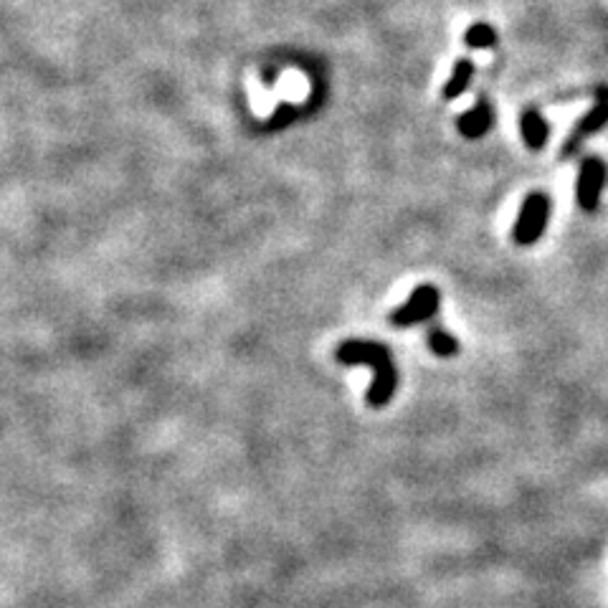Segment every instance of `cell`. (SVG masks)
I'll return each mask as SVG.
<instances>
[{
  "label": "cell",
  "instance_id": "cell-1",
  "mask_svg": "<svg viewBox=\"0 0 608 608\" xmlns=\"http://www.w3.org/2000/svg\"><path fill=\"white\" fill-rule=\"evenodd\" d=\"M337 360L342 365H368V368H373V386L365 396L370 408L388 406L391 398L396 396L398 370L386 345H380L375 340H348L337 348Z\"/></svg>",
  "mask_w": 608,
  "mask_h": 608
},
{
  "label": "cell",
  "instance_id": "cell-2",
  "mask_svg": "<svg viewBox=\"0 0 608 608\" xmlns=\"http://www.w3.org/2000/svg\"><path fill=\"white\" fill-rule=\"evenodd\" d=\"M550 211H553V206H550V198L545 196V193H530V196L525 198V203H522L520 216H517L515 223V231H512L515 244L520 246L535 244V241L545 234V228H548Z\"/></svg>",
  "mask_w": 608,
  "mask_h": 608
},
{
  "label": "cell",
  "instance_id": "cell-3",
  "mask_svg": "<svg viewBox=\"0 0 608 608\" xmlns=\"http://www.w3.org/2000/svg\"><path fill=\"white\" fill-rule=\"evenodd\" d=\"M439 304L441 294L434 284H418L411 297L406 299V304H401L391 315V325L403 330V327H416L421 322L434 320V315L439 312Z\"/></svg>",
  "mask_w": 608,
  "mask_h": 608
},
{
  "label": "cell",
  "instance_id": "cell-4",
  "mask_svg": "<svg viewBox=\"0 0 608 608\" xmlns=\"http://www.w3.org/2000/svg\"><path fill=\"white\" fill-rule=\"evenodd\" d=\"M606 185V165L598 158H586L581 163V173H578V206L586 213H593L601 201V190Z\"/></svg>",
  "mask_w": 608,
  "mask_h": 608
},
{
  "label": "cell",
  "instance_id": "cell-5",
  "mask_svg": "<svg viewBox=\"0 0 608 608\" xmlns=\"http://www.w3.org/2000/svg\"><path fill=\"white\" fill-rule=\"evenodd\" d=\"M606 125H608V89L601 87L596 92V104H593L591 112H588L586 117H581V122L573 127V132H570L568 140H565L563 155H573L586 137L596 135V132L603 130Z\"/></svg>",
  "mask_w": 608,
  "mask_h": 608
},
{
  "label": "cell",
  "instance_id": "cell-6",
  "mask_svg": "<svg viewBox=\"0 0 608 608\" xmlns=\"http://www.w3.org/2000/svg\"><path fill=\"white\" fill-rule=\"evenodd\" d=\"M489 127H492V107H489L487 99H479L477 107L459 117V132L464 137H469V140L487 135Z\"/></svg>",
  "mask_w": 608,
  "mask_h": 608
},
{
  "label": "cell",
  "instance_id": "cell-7",
  "mask_svg": "<svg viewBox=\"0 0 608 608\" xmlns=\"http://www.w3.org/2000/svg\"><path fill=\"white\" fill-rule=\"evenodd\" d=\"M520 130H522V140L530 150H543L545 142H548V122L543 120V114L538 109H527L522 112L520 120Z\"/></svg>",
  "mask_w": 608,
  "mask_h": 608
},
{
  "label": "cell",
  "instance_id": "cell-8",
  "mask_svg": "<svg viewBox=\"0 0 608 608\" xmlns=\"http://www.w3.org/2000/svg\"><path fill=\"white\" fill-rule=\"evenodd\" d=\"M474 76V64L469 59H459L454 64V71H451L449 82H446L444 87V97L446 99H454L459 97L462 92H467L469 82H472Z\"/></svg>",
  "mask_w": 608,
  "mask_h": 608
},
{
  "label": "cell",
  "instance_id": "cell-9",
  "mask_svg": "<svg viewBox=\"0 0 608 608\" xmlns=\"http://www.w3.org/2000/svg\"><path fill=\"white\" fill-rule=\"evenodd\" d=\"M429 348L439 358H451V355L459 353V340L451 332H446L444 327L434 325L429 330Z\"/></svg>",
  "mask_w": 608,
  "mask_h": 608
},
{
  "label": "cell",
  "instance_id": "cell-10",
  "mask_svg": "<svg viewBox=\"0 0 608 608\" xmlns=\"http://www.w3.org/2000/svg\"><path fill=\"white\" fill-rule=\"evenodd\" d=\"M464 44L472 46V49H489V46L497 44V33L487 23H474L467 33H464Z\"/></svg>",
  "mask_w": 608,
  "mask_h": 608
}]
</instances>
